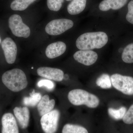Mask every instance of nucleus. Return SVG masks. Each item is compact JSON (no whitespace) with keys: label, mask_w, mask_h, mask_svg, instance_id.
<instances>
[{"label":"nucleus","mask_w":133,"mask_h":133,"mask_svg":"<svg viewBox=\"0 0 133 133\" xmlns=\"http://www.w3.org/2000/svg\"><path fill=\"white\" fill-rule=\"evenodd\" d=\"M108 40L107 34L103 31L87 32L78 37L76 46L79 50L101 49L107 44Z\"/></svg>","instance_id":"nucleus-1"},{"label":"nucleus","mask_w":133,"mask_h":133,"mask_svg":"<svg viewBox=\"0 0 133 133\" xmlns=\"http://www.w3.org/2000/svg\"><path fill=\"white\" fill-rule=\"evenodd\" d=\"M2 80L4 85L14 92H18L24 90L28 85L26 74L19 69L5 72L3 74Z\"/></svg>","instance_id":"nucleus-2"},{"label":"nucleus","mask_w":133,"mask_h":133,"mask_svg":"<svg viewBox=\"0 0 133 133\" xmlns=\"http://www.w3.org/2000/svg\"><path fill=\"white\" fill-rule=\"evenodd\" d=\"M68 99L75 106L85 105L90 108H95L99 104V100L95 95L81 89H75L68 94Z\"/></svg>","instance_id":"nucleus-3"},{"label":"nucleus","mask_w":133,"mask_h":133,"mask_svg":"<svg viewBox=\"0 0 133 133\" xmlns=\"http://www.w3.org/2000/svg\"><path fill=\"white\" fill-rule=\"evenodd\" d=\"M112 84L116 90L125 95H133V78L118 74H113L111 77Z\"/></svg>","instance_id":"nucleus-4"},{"label":"nucleus","mask_w":133,"mask_h":133,"mask_svg":"<svg viewBox=\"0 0 133 133\" xmlns=\"http://www.w3.org/2000/svg\"><path fill=\"white\" fill-rule=\"evenodd\" d=\"M74 24L73 22L70 19H55L47 24L45 26V31L50 35H59L71 29Z\"/></svg>","instance_id":"nucleus-5"},{"label":"nucleus","mask_w":133,"mask_h":133,"mask_svg":"<svg viewBox=\"0 0 133 133\" xmlns=\"http://www.w3.org/2000/svg\"><path fill=\"white\" fill-rule=\"evenodd\" d=\"M9 26L12 33L16 36L27 38L29 37L30 30L28 26L23 23L21 17L14 14L9 19Z\"/></svg>","instance_id":"nucleus-6"},{"label":"nucleus","mask_w":133,"mask_h":133,"mask_svg":"<svg viewBox=\"0 0 133 133\" xmlns=\"http://www.w3.org/2000/svg\"><path fill=\"white\" fill-rule=\"evenodd\" d=\"M59 116V111L55 109L42 116L41 124L43 131L46 133L56 132L57 129Z\"/></svg>","instance_id":"nucleus-7"},{"label":"nucleus","mask_w":133,"mask_h":133,"mask_svg":"<svg viewBox=\"0 0 133 133\" xmlns=\"http://www.w3.org/2000/svg\"><path fill=\"white\" fill-rule=\"evenodd\" d=\"M1 47L8 63H14L16 59L17 51L15 43L12 38L7 37L2 42Z\"/></svg>","instance_id":"nucleus-8"},{"label":"nucleus","mask_w":133,"mask_h":133,"mask_svg":"<svg viewBox=\"0 0 133 133\" xmlns=\"http://www.w3.org/2000/svg\"><path fill=\"white\" fill-rule=\"evenodd\" d=\"M74 59L77 62L86 66H90L97 62L98 55L92 50H79L74 53Z\"/></svg>","instance_id":"nucleus-9"},{"label":"nucleus","mask_w":133,"mask_h":133,"mask_svg":"<svg viewBox=\"0 0 133 133\" xmlns=\"http://www.w3.org/2000/svg\"><path fill=\"white\" fill-rule=\"evenodd\" d=\"M37 72L41 77L58 82L63 80L64 75L63 72L60 69L45 66L38 68Z\"/></svg>","instance_id":"nucleus-10"},{"label":"nucleus","mask_w":133,"mask_h":133,"mask_svg":"<svg viewBox=\"0 0 133 133\" xmlns=\"http://www.w3.org/2000/svg\"><path fill=\"white\" fill-rule=\"evenodd\" d=\"M2 133H18L19 128L15 116L12 114L7 113L2 118Z\"/></svg>","instance_id":"nucleus-11"},{"label":"nucleus","mask_w":133,"mask_h":133,"mask_svg":"<svg viewBox=\"0 0 133 133\" xmlns=\"http://www.w3.org/2000/svg\"><path fill=\"white\" fill-rule=\"evenodd\" d=\"M66 49V44L63 42L59 41L52 43L46 48L45 55L48 58L53 59L63 54Z\"/></svg>","instance_id":"nucleus-12"},{"label":"nucleus","mask_w":133,"mask_h":133,"mask_svg":"<svg viewBox=\"0 0 133 133\" xmlns=\"http://www.w3.org/2000/svg\"><path fill=\"white\" fill-rule=\"evenodd\" d=\"M14 112L20 127L23 129L28 127L30 120V111L28 107H16Z\"/></svg>","instance_id":"nucleus-13"},{"label":"nucleus","mask_w":133,"mask_h":133,"mask_svg":"<svg viewBox=\"0 0 133 133\" xmlns=\"http://www.w3.org/2000/svg\"><path fill=\"white\" fill-rule=\"evenodd\" d=\"M128 0H103L99 5L101 11L107 12L110 10H118L127 4Z\"/></svg>","instance_id":"nucleus-14"},{"label":"nucleus","mask_w":133,"mask_h":133,"mask_svg":"<svg viewBox=\"0 0 133 133\" xmlns=\"http://www.w3.org/2000/svg\"><path fill=\"white\" fill-rule=\"evenodd\" d=\"M55 100H50L49 96L48 95H44L37 104V110L39 115L42 116L52 111L55 107Z\"/></svg>","instance_id":"nucleus-15"},{"label":"nucleus","mask_w":133,"mask_h":133,"mask_svg":"<svg viewBox=\"0 0 133 133\" xmlns=\"http://www.w3.org/2000/svg\"><path fill=\"white\" fill-rule=\"evenodd\" d=\"M87 0H72L67 7L68 13L72 15L79 14L84 11Z\"/></svg>","instance_id":"nucleus-16"},{"label":"nucleus","mask_w":133,"mask_h":133,"mask_svg":"<svg viewBox=\"0 0 133 133\" xmlns=\"http://www.w3.org/2000/svg\"><path fill=\"white\" fill-rule=\"evenodd\" d=\"M36 0H14L10 5L11 9L15 11H23Z\"/></svg>","instance_id":"nucleus-17"},{"label":"nucleus","mask_w":133,"mask_h":133,"mask_svg":"<svg viewBox=\"0 0 133 133\" xmlns=\"http://www.w3.org/2000/svg\"><path fill=\"white\" fill-rule=\"evenodd\" d=\"M122 59L127 63H133V43L129 44L124 48L122 54Z\"/></svg>","instance_id":"nucleus-18"},{"label":"nucleus","mask_w":133,"mask_h":133,"mask_svg":"<svg viewBox=\"0 0 133 133\" xmlns=\"http://www.w3.org/2000/svg\"><path fill=\"white\" fill-rule=\"evenodd\" d=\"M63 133H87L88 131L83 127L74 124H66L63 128Z\"/></svg>","instance_id":"nucleus-19"},{"label":"nucleus","mask_w":133,"mask_h":133,"mask_svg":"<svg viewBox=\"0 0 133 133\" xmlns=\"http://www.w3.org/2000/svg\"><path fill=\"white\" fill-rule=\"evenodd\" d=\"M42 98V95L40 93H34L30 97H24L23 103L25 105L34 107L38 104Z\"/></svg>","instance_id":"nucleus-20"},{"label":"nucleus","mask_w":133,"mask_h":133,"mask_svg":"<svg viewBox=\"0 0 133 133\" xmlns=\"http://www.w3.org/2000/svg\"><path fill=\"white\" fill-rule=\"evenodd\" d=\"M96 84L98 86L103 89L111 88L112 87L111 81L109 75L103 74L97 79Z\"/></svg>","instance_id":"nucleus-21"},{"label":"nucleus","mask_w":133,"mask_h":133,"mask_svg":"<svg viewBox=\"0 0 133 133\" xmlns=\"http://www.w3.org/2000/svg\"><path fill=\"white\" fill-rule=\"evenodd\" d=\"M108 113L112 118L116 120L121 119L127 112L126 108L122 107L119 109H115L109 108L108 110Z\"/></svg>","instance_id":"nucleus-22"},{"label":"nucleus","mask_w":133,"mask_h":133,"mask_svg":"<svg viewBox=\"0 0 133 133\" xmlns=\"http://www.w3.org/2000/svg\"><path fill=\"white\" fill-rule=\"evenodd\" d=\"M64 0H47L48 8L51 11L57 12L61 9Z\"/></svg>","instance_id":"nucleus-23"},{"label":"nucleus","mask_w":133,"mask_h":133,"mask_svg":"<svg viewBox=\"0 0 133 133\" xmlns=\"http://www.w3.org/2000/svg\"><path fill=\"white\" fill-rule=\"evenodd\" d=\"M122 120L125 124H133V104L130 107L128 111L126 112Z\"/></svg>","instance_id":"nucleus-24"},{"label":"nucleus","mask_w":133,"mask_h":133,"mask_svg":"<svg viewBox=\"0 0 133 133\" xmlns=\"http://www.w3.org/2000/svg\"><path fill=\"white\" fill-rule=\"evenodd\" d=\"M128 9V11L126 15V20L129 23L133 24V0L129 3Z\"/></svg>","instance_id":"nucleus-25"},{"label":"nucleus","mask_w":133,"mask_h":133,"mask_svg":"<svg viewBox=\"0 0 133 133\" xmlns=\"http://www.w3.org/2000/svg\"><path fill=\"white\" fill-rule=\"evenodd\" d=\"M37 86L39 87H44L49 89L52 90L55 87V84L52 81L48 79H42L37 83Z\"/></svg>","instance_id":"nucleus-26"},{"label":"nucleus","mask_w":133,"mask_h":133,"mask_svg":"<svg viewBox=\"0 0 133 133\" xmlns=\"http://www.w3.org/2000/svg\"><path fill=\"white\" fill-rule=\"evenodd\" d=\"M1 43V37H0V44Z\"/></svg>","instance_id":"nucleus-27"},{"label":"nucleus","mask_w":133,"mask_h":133,"mask_svg":"<svg viewBox=\"0 0 133 133\" xmlns=\"http://www.w3.org/2000/svg\"><path fill=\"white\" fill-rule=\"evenodd\" d=\"M65 1H71L72 0H65Z\"/></svg>","instance_id":"nucleus-28"}]
</instances>
